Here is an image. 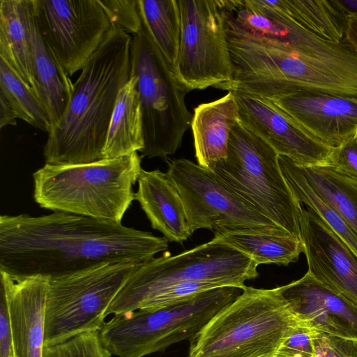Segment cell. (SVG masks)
Wrapping results in <instances>:
<instances>
[{
	"mask_svg": "<svg viewBox=\"0 0 357 357\" xmlns=\"http://www.w3.org/2000/svg\"><path fill=\"white\" fill-rule=\"evenodd\" d=\"M238 119V106L231 91L195 108L190 126L199 166L211 170L227 158L230 132Z\"/></svg>",
	"mask_w": 357,
	"mask_h": 357,
	"instance_id": "cell-19",
	"label": "cell"
},
{
	"mask_svg": "<svg viewBox=\"0 0 357 357\" xmlns=\"http://www.w3.org/2000/svg\"><path fill=\"white\" fill-rule=\"evenodd\" d=\"M141 162L135 152L86 164H45L33 174L34 200L53 212L122 223L135 200Z\"/></svg>",
	"mask_w": 357,
	"mask_h": 357,
	"instance_id": "cell-3",
	"label": "cell"
},
{
	"mask_svg": "<svg viewBox=\"0 0 357 357\" xmlns=\"http://www.w3.org/2000/svg\"><path fill=\"white\" fill-rule=\"evenodd\" d=\"M30 33L37 96L47 111L52 128L65 112L70 100L73 84L37 28L32 0Z\"/></svg>",
	"mask_w": 357,
	"mask_h": 357,
	"instance_id": "cell-21",
	"label": "cell"
},
{
	"mask_svg": "<svg viewBox=\"0 0 357 357\" xmlns=\"http://www.w3.org/2000/svg\"><path fill=\"white\" fill-rule=\"evenodd\" d=\"M167 173L181 197L192 233L208 229L291 234L257 212L211 170L179 158L168 162Z\"/></svg>",
	"mask_w": 357,
	"mask_h": 357,
	"instance_id": "cell-10",
	"label": "cell"
},
{
	"mask_svg": "<svg viewBox=\"0 0 357 357\" xmlns=\"http://www.w3.org/2000/svg\"><path fill=\"white\" fill-rule=\"evenodd\" d=\"M228 91L237 102L239 121L279 155L303 167L328 165L333 148L320 142L269 100L240 89Z\"/></svg>",
	"mask_w": 357,
	"mask_h": 357,
	"instance_id": "cell-14",
	"label": "cell"
},
{
	"mask_svg": "<svg viewBox=\"0 0 357 357\" xmlns=\"http://www.w3.org/2000/svg\"><path fill=\"white\" fill-rule=\"evenodd\" d=\"M135 200L151 227L168 241L183 243L193 234L187 220L181 197L167 172L142 169Z\"/></svg>",
	"mask_w": 357,
	"mask_h": 357,
	"instance_id": "cell-18",
	"label": "cell"
},
{
	"mask_svg": "<svg viewBox=\"0 0 357 357\" xmlns=\"http://www.w3.org/2000/svg\"><path fill=\"white\" fill-rule=\"evenodd\" d=\"M168 242L122 223L61 211L1 215L0 271L51 280L111 262L146 263Z\"/></svg>",
	"mask_w": 357,
	"mask_h": 357,
	"instance_id": "cell-1",
	"label": "cell"
},
{
	"mask_svg": "<svg viewBox=\"0 0 357 357\" xmlns=\"http://www.w3.org/2000/svg\"><path fill=\"white\" fill-rule=\"evenodd\" d=\"M282 174L295 197L318 215L357 255V234L343 218L323 201L307 182L299 166L284 155L278 156Z\"/></svg>",
	"mask_w": 357,
	"mask_h": 357,
	"instance_id": "cell-27",
	"label": "cell"
},
{
	"mask_svg": "<svg viewBox=\"0 0 357 357\" xmlns=\"http://www.w3.org/2000/svg\"><path fill=\"white\" fill-rule=\"evenodd\" d=\"M243 291L220 287L156 310L114 314L99 331L105 349L117 357H144L193 340L202 328Z\"/></svg>",
	"mask_w": 357,
	"mask_h": 357,
	"instance_id": "cell-5",
	"label": "cell"
},
{
	"mask_svg": "<svg viewBox=\"0 0 357 357\" xmlns=\"http://www.w3.org/2000/svg\"><path fill=\"white\" fill-rule=\"evenodd\" d=\"M315 331L300 321L281 343L273 357H318L314 343Z\"/></svg>",
	"mask_w": 357,
	"mask_h": 357,
	"instance_id": "cell-31",
	"label": "cell"
},
{
	"mask_svg": "<svg viewBox=\"0 0 357 357\" xmlns=\"http://www.w3.org/2000/svg\"><path fill=\"white\" fill-rule=\"evenodd\" d=\"M43 357H112V355L103 347L99 331H94L45 347Z\"/></svg>",
	"mask_w": 357,
	"mask_h": 357,
	"instance_id": "cell-29",
	"label": "cell"
},
{
	"mask_svg": "<svg viewBox=\"0 0 357 357\" xmlns=\"http://www.w3.org/2000/svg\"><path fill=\"white\" fill-rule=\"evenodd\" d=\"M318 357H357V340L323 333H314Z\"/></svg>",
	"mask_w": 357,
	"mask_h": 357,
	"instance_id": "cell-32",
	"label": "cell"
},
{
	"mask_svg": "<svg viewBox=\"0 0 357 357\" xmlns=\"http://www.w3.org/2000/svg\"><path fill=\"white\" fill-rule=\"evenodd\" d=\"M0 94L6 98L17 119L36 128L50 132L47 111L33 89L0 57Z\"/></svg>",
	"mask_w": 357,
	"mask_h": 357,
	"instance_id": "cell-28",
	"label": "cell"
},
{
	"mask_svg": "<svg viewBox=\"0 0 357 357\" xmlns=\"http://www.w3.org/2000/svg\"><path fill=\"white\" fill-rule=\"evenodd\" d=\"M112 24L134 36L142 27L138 0H98Z\"/></svg>",
	"mask_w": 357,
	"mask_h": 357,
	"instance_id": "cell-30",
	"label": "cell"
},
{
	"mask_svg": "<svg viewBox=\"0 0 357 357\" xmlns=\"http://www.w3.org/2000/svg\"><path fill=\"white\" fill-rule=\"evenodd\" d=\"M0 357H16L13 344L7 304L0 290Z\"/></svg>",
	"mask_w": 357,
	"mask_h": 357,
	"instance_id": "cell-34",
	"label": "cell"
},
{
	"mask_svg": "<svg viewBox=\"0 0 357 357\" xmlns=\"http://www.w3.org/2000/svg\"><path fill=\"white\" fill-rule=\"evenodd\" d=\"M278 156L238 119L230 132L227 158L211 171L257 212L301 238V204L282 174Z\"/></svg>",
	"mask_w": 357,
	"mask_h": 357,
	"instance_id": "cell-7",
	"label": "cell"
},
{
	"mask_svg": "<svg viewBox=\"0 0 357 357\" xmlns=\"http://www.w3.org/2000/svg\"><path fill=\"white\" fill-rule=\"evenodd\" d=\"M31 7V0H0V57L37 96L30 33Z\"/></svg>",
	"mask_w": 357,
	"mask_h": 357,
	"instance_id": "cell-20",
	"label": "cell"
},
{
	"mask_svg": "<svg viewBox=\"0 0 357 357\" xmlns=\"http://www.w3.org/2000/svg\"><path fill=\"white\" fill-rule=\"evenodd\" d=\"M214 238L236 249L259 264L287 266L296 261L304 248L291 234L277 235L241 230H218Z\"/></svg>",
	"mask_w": 357,
	"mask_h": 357,
	"instance_id": "cell-23",
	"label": "cell"
},
{
	"mask_svg": "<svg viewBox=\"0 0 357 357\" xmlns=\"http://www.w3.org/2000/svg\"><path fill=\"white\" fill-rule=\"evenodd\" d=\"M142 22V29L132 37L130 46L131 75L137 78L142 116L141 157L167 159L178 149L191 124L192 114L185 102L189 91Z\"/></svg>",
	"mask_w": 357,
	"mask_h": 357,
	"instance_id": "cell-8",
	"label": "cell"
},
{
	"mask_svg": "<svg viewBox=\"0 0 357 357\" xmlns=\"http://www.w3.org/2000/svg\"><path fill=\"white\" fill-rule=\"evenodd\" d=\"M295 317L331 335L357 340V304L315 280L309 273L278 287Z\"/></svg>",
	"mask_w": 357,
	"mask_h": 357,
	"instance_id": "cell-16",
	"label": "cell"
},
{
	"mask_svg": "<svg viewBox=\"0 0 357 357\" xmlns=\"http://www.w3.org/2000/svg\"><path fill=\"white\" fill-rule=\"evenodd\" d=\"M300 230L307 273L357 304V255L309 208L302 207Z\"/></svg>",
	"mask_w": 357,
	"mask_h": 357,
	"instance_id": "cell-15",
	"label": "cell"
},
{
	"mask_svg": "<svg viewBox=\"0 0 357 357\" xmlns=\"http://www.w3.org/2000/svg\"><path fill=\"white\" fill-rule=\"evenodd\" d=\"M137 83V78L131 75L119 93L102 150L104 159L140 152L144 147L142 116Z\"/></svg>",
	"mask_w": 357,
	"mask_h": 357,
	"instance_id": "cell-22",
	"label": "cell"
},
{
	"mask_svg": "<svg viewBox=\"0 0 357 357\" xmlns=\"http://www.w3.org/2000/svg\"><path fill=\"white\" fill-rule=\"evenodd\" d=\"M299 323L279 287L245 286L190 342L188 357H273Z\"/></svg>",
	"mask_w": 357,
	"mask_h": 357,
	"instance_id": "cell-4",
	"label": "cell"
},
{
	"mask_svg": "<svg viewBox=\"0 0 357 357\" xmlns=\"http://www.w3.org/2000/svg\"><path fill=\"white\" fill-rule=\"evenodd\" d=\"M234 87L267 99L330 147L357 134V96L275 89L251 82H238Z\"/></svg>",
	"mask_w": 357,
	"mask_h": 357,
	"instance_id": "cell-13",
	"label": "cell"
},
{
	"mask_svg": "<svg viewBox=\"0 0 357 357\" xmlns=\"http://www.w3.org/2000/svg\"><path fill=\"white\" fill-rule=\"evenodd\" d=\"M142 21L173 68L179 47L180 10L176 0H138Z\"/></svg>",
	"mask_w": 357,
	"mask_h": 357,
	"instance_id": "cell-26",
	"label": "cell"
},
{
	"mask_svg": "<svg viewBox=\"0 0 357 357\" xmlns=\"http://www.w3.org/2000/svg\"><path fill=\"white\" fill-rule=\"evenodd\" d=\"M317 195L332 207L357 234V179L333 167H300Z\"/></svg>",
	"mask_w": 357,
	"mask_h": 357,
	"instance_id": "cell-25",
	"label": "cell"
},
{
	"mask_svg": "<svg viewBox=\"0 0 357 357\" xmlns=\"http://www.w3.org/2000/svg\"><path fill=\"white\" fill-rule=\"evenodd\" d=\"M328 165L343 175L357 179V134L333 149Z\"/></svg>",
	"mask_w": 357,
	"mask_h": 357,
	"instance_id": "cell-33",
	"label": "cell"
},
{
	"mask_svg": "<svg viewBox=\"0 0 357 357\" xmlns=\"http://www.w3.org/2000/svg\"><path fill=\"white\" fill-rule=\"evenodd\" d=\"M344 40L357 51V14L353 13L347 17Z\"/></svg>",
	"mask_w": 357,
	"mask_h": 357,
	"instance_id": "cell-36",
	"label": "cell"
},
{
	"mask_svg": "<svg viewBox=\"0 0 357 357\" xmlns=\"http://www.w3.org/2000/svg\"><path fill=\"white\" fill-rule=\"evenodd\" d=\"M144 263L116 261L50 280L45 305V346L99 331L107 310Z\"/></svg>",
	"mask_w": 357,
	"mask_h": 357,
	"instance_id": "cell-9",
	"label": "cell"
},
{
	"mask_svg": "<svg viewBox=\"0 0 357 357\" xmlns=\"http://www.w3.org/2000/svg\"><path fill=\"white\" fill-rule=\"evenodd\" d=\"M37 28L69 77L98 50L112 22L98 0H32Z\"/></svg>",
	"mask_w": 357,
	"mask_h": 357,
	"instance_id": "cell-12",
	"label": "cell"
},
{
	"mask_svg": "<svg viewBox=\"0 0 357 357\" xmlns=\"http://www.w3.org/2000/svg\"><path fill=\"white\" fill-rule=\"evenodd\" d=\"M249 257L213 238L174 256L169 253L140 266L110 305L107 316L139 310L152 296L173 284L199 282L243 289L259 275Z\"/></svg>",
	"mask_w": 357,
	"mask_h": 357,
	"instance_id": "cell-6",
	"label": "cell"
},
{
	"mask_svg": "<svg viewBox=\"0 0 357 357\" xmlns=\"http://www.w3.org/2000/svg\"><path fill=\"white\" fill-rule=\"evenodd\" d=\"M17 116L4 96L0 94V128L8 125H16Z\"/></svg>",
	"mask_w": 357,
	"mask_h": 357,
	"instance_id": "cell-35",
	"label": "cell"
},
{
	"mask_svg": "<svg viewBox=\"0 0 357 357\" xmlns=\"http://www.w3.org/2000/svg\"><path fill=\"white\" fill-rule=\"evenodd\" d=\"M181 33L175 75L188 91L234 78L220 0H178Z\"/></svg>",
	"mask_w": 357,
	"mask_h": 357,
	"instance_id": "cell-11",
	"label": "cell"
},
{
	"mask_svg": "<svg viewBox=\"0 0 357 357\" xmlns=\"http://www.w3.org/2000/svg\"><path fill=\"white\" fill-rule=\"evenodd\" d=\"M278 8L303 28L333 42L344 39L348 15L337 0H275Z\"/></svg>",
	"mask_w": 357,
	"mask_h": 357,
	"instance_id": "cell-24",
	"label": "cell"
},
{
	"mask_svg": "<svg viewBox=\"0 0 357 357\" xmlns=\"http://www.w3.org/2000/svg\"><path fill=\"white\" fill-rule=\"evenodd\" d=\"M131 41L130 34L112 24L73 84L65 112L48 132L45 164L70 165L104 159L102 150L116 98L131 77Z\"/></svg>",
	"mask_w": 357,
	"mask_h": 357,
	"instance_id": "cell-2",
	"label": "cell"
},
{
	"mask_svg": "<svg viewBox=\"0 0 357 357\" xmlns=\"http://www.w3.org/2000/svg\"><path fill=\"white\" fill-rule=\"evenodd\" d=\"M16 357H43L45 305L50 280L40 275L15 279L0 271Z\"/></svg>",
	"mask_w": 357,
	"mask_h": 357,
	"instance_id": "cell-17",
	"label": "cell"
}]
</instances>
